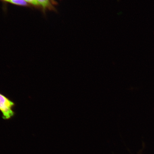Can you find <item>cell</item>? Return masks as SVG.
<instances>
[{"instance_id": "6da1fadb", "label": "cell", "mask_w": 154, "mask_h": 154, "mask_svg": "<svg viewBox=\"0 0 154 154\" xmlns=\"http://www.w3.org/2000/svg\"><path fill=\"white\" fill-rule=\"evenodd\" d=\"M15 103L9 98L0 93V111L5 120H9L14 116L15 112L13 108Z\"/></svg>"}, {"instance_id": "277c9868", "label": "cell", "mask_w": 154, "mask_h": 154, "mask_svg": "<svg viewBox=\"0 0 154 154\" xmlns=\"http://www.w3.org/2000/svg\"><path fill=\"white\" fill-rule=\"evenodd\" d=\"M25 1L34 5H38L36 0H25Z\"/></svg>"}, {"instance_id": "5b68a950", "label": "cell", "mask_w": 154, "mask_h": 154, "mask_svg": "<svg viewBox=\"0 0 154 154\" xmlns=\"http://www.w3.org/2000/svg\"><path fill=\"white\" fill-rule=\"evenodd\" d=\"M5 1H8V0H5Z\"/></svg>"}, {"instance_id": "7a4b0ae2", "label": "cell", "mask_w": 154, "mask_h": 154, "mask_svg": "<svg viewBox=\"0 0 154 154\" xmlns=\"http://www.w3.org/2000/svg\"><path fill=\"white\" fill-rule=\"evenodd\" d=\"M38 4L43 7L44 8L49 7L50 5V0H36Z\"/></svg>"}, {"instance_id": "3957f363", "label": "cell", "mask_w": 154, "mask_h": 154, "mask_svg": "<svg viewBox=\"0 0 154 154\" xmlns=\"http://www.w3.org/2000/svg\"><path fill=\"white\" fill-rule=\"evenodd\" d=\"M8 2L17 5L24 6L27 5L26 2L24 0H8Z\"/></svg>"}]
</instances>
